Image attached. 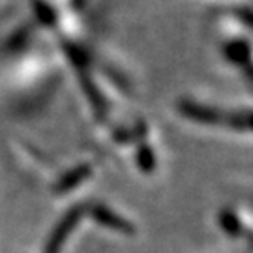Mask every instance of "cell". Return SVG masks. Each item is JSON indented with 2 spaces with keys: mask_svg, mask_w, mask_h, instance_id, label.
Wrapping results in <instances>:
<instances>
[{
  "mask_svg": "<svg viewBox=\"0 0 253 253\" xmlns=\"http://www.w3.org/2000/svg\"><path fill=\"white\" fill-rule=\"evenodd\" d=\"M79 219H81V207H76V209L68 212L64 219L59 222L56 230H54L51 237H49V242H48L44 253H59L61 252L66 239L69 237V234L73 232L74 227L78 225Z\"/></svg>",
  "mask_w": 253,
  "mask_h": 253,
  "instance_id": "obj_1",
  "label": "cell"
},
{
  "mask_svg": "<svg viewBox=\"0 0 253 253\" xmlns=\"http://www.w3.org/2000/svg\"><path fill=\"white\" fill-rule=\"evenodd\" d=\"M90 214H92V217L99 222V224L109 227V229L122 232V234H133V227L130 225V222H126L120 215L115 214V212L107 209V207L97 204L90 209Z\"/></svg>",
  "mask_w": 253,
  "mask_h": 253,
  "instance_id": "obj_2",
  "label": "cell"
},
{
  "mask_svg": "<svg viewBox=\"0 0 253 253\" xmlns=\"http://www.w3.org/2000/svg\"><path fill=\"white\" fill-rule=\"evenodd\" d=\"M249 54H250V48L244 42H234L227 44V56H229L230 61H234L237 64H244L245 61H249Z\"/></svg>",
  "mask_w": 253,
  "mask_h": 253,
  "instance_id": "obj_3",
  "label": "cell"
},
{
  "mask_svg": "<svg viewBox=\"0 0 253 253\" xmlns=\"http://www.w3.org/2000/svg\"><path fill=\"white\" fill-rule=\"evenodd\" d=\"M220 220H222V225H224V229L227 232H230V234H234V235H237L240 232V222L234 214H232V212H224L220 217Z\"/></svg>",
  "mask_w": 253,
  "mask_h": 253,
  "instance_id": "obj_4",
  "label": "cell"
},
{
  "mask_svg": "<svg viewBox=\"0 0 253 253\" xmlns=\"http://www.w3.org/2000/svg\"><path fill=\"white\" fill-rule=\"evenodd\" d=\"M87 171H89L87 168H78L74 174H71L69 178H66V181L61 184V188L68 189L71 186H74L76 183H79V181H83L85 178V174H87Z\"/></svg>",
  "mask_w": 253,
  "mask_h": 253,
  "instance_id": "obj_5",
  "label": "cell"
}]
</instances>
